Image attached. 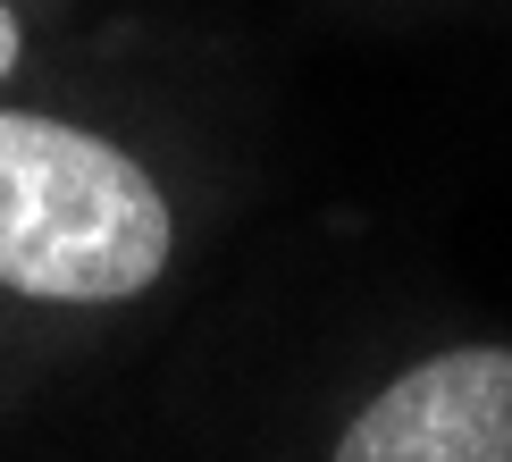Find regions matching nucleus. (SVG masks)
<instances>
[{
    "label": "nucleus",
    "instance_id": "7ed1b4c3",
    "mask_svg": "<svg viewBox=\"0 0 512 462\" xmlns=\"http://www.w3.org/2000/svg\"><path fill=\"white\" fill-rule=\"evenodd\" d=\"M17 42H26V34H17V9H9V0H0V76L17 68Z\"/></svg>",
    "mask_w": 512,
    "mask_h": 462
},
{
    "label": "nucleus",
    "instance_id": "f03ea898",
    "mask_svg": "<svg viewBox=\"0 0 512 462\" xmlns=\"http://www.w3.org/2000/svg\"><path fill=\"white\" fill-rule=\"evenodd\" d=\"M336 462H512V345H454L353 412Z\"/></svg>",
    "mask_w": 512,
    "mask_h": 462
},
{
    "label": "nucleus",
    "instance_id": "f257e3e1",
    "mask_svg": "<svg viewBox=\"0 0 512 462\" xmlns=\"http://www.w3.org/2000/svg\"><path fill=\"white\" fill-rule=\"evenodd\" d=\"M177 219L160 177L110 135L42 110H0V294L110 311L160 286Z\"/></svg>",
    "mask_w": 512,
    "mask_h": 462
}]
</instances>
